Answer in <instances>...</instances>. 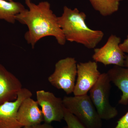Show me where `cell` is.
<instances>
[{"label":"cell","instance_id":"obj_1","mask_svg":"<svg viewBox=\"0 0 128 128\" xmlns=\"http://www.w3.org/2000/svg\"><path fill=\"white\" fill-rule=\"evenodd\" d=\"M25 4L28 10L26 9L18 14L16 19L27 26L28 30L24 38L32 48L40 39L48 36L54 37L60 45H64L66 39L58 23L57 17L50 9L49 2H41L36 4L31 0H25Z\"/></svg>","mask_w":128,"mask_h":128},{"label":"cell","instance_id":"obj_2","mask_svg":"<svg viewBox=\"0 0 128 128\" xmlns=\"http://www.w3.org/2000/svg\"><path fill=\"white\" fill-rule=\"evenodd\" d=\"M86 16L77 8L72 9L65 6L62 16L57 17L58 23L66 41L82 44L88 49L95 48L103 39L101 30H94L86 23Z\"/></svg>","mask_w":128,"mask_h":128},{"label":"cell","instance_id":"obj_3","mask_svg":"<svg viewBox=\"0 0 128 128\" xmlns=\"http://www.w3.org/2000/svg\"><path fill=\"white\" fill-rule=\"evenodd\" d=\"M66 108L86 128H102V121L88 94L64 97Z\"/></svg>","mask_w":128,"mask_h":128},{"label":"cell","instance_id":"obj_4","mask_svg":"<svg viewBox=\"0 0 128 128\" xmlns=\"http://www.w3.org/2000/svg\"><path fill=\"white\" fill-rule=\"evenodd\" d=\"M111 81L107 73H102L97 82L89 91V96L101 119L108 120L118 114L116 108L109 102Z\"/></svg>","mask_w":128,"mask_h":128},{"label":"cell","instance_id":"obj_5","mask_svg":"<svg viewBox=\"0 0 128 128\" xmlns=\"http://www.w3.org/2000/svg\"><path fill=\"white\" fill-rule=\"evenodd\" d=\"M77 63L75 58L67 57L56 62L48 80L50 84L63 90L67 95L73 93L77 76Z\"/></svg>","mask_w":128,"mask_h":128},{"label":"cell","instance_id":"obj_6","mask_svg":"<svg viewBox=\"0 0 128 128\" xmlns=\"http://www.w3.org/2000/svg\"><path fill=\"white\" fill-rule=\"evenodd\" d=\"M37 102L41 108L44 122H60L64 120L65 107L63 99L52 92L43 90L36 92Z\"/></svg>","mask_w":128,"mask_h":128},{"label":"cell","instance_id":"obj_7","mask_svg":"<svg viewBox=\"0 0 128 128\" xmlns=\"http://www.w3.org/2000/svg\"><path fill=\"white\" fill-rule=\"evenodd\" d=\"M121 42L120 38L112 34L103 46L94 48L92 59L105 66L113 64L124 67L126 56L120 47Z\"/></svg>","mask_w":128,"mask_h":128},{"label":"cell","instance_id":"obj_8","mask_svg":"<svg viewBox=\"0 0 128 128\" xmlns=\"http://www.w3.org/2000/svg\"><path fill=\"white\" fill-rule=\"evenodd\" d=\"M101 74L95 61L77 63V78L73 92L74 96L87 94L98 81Z\"/></svg>","mask_w":128,"mask_h":128},{"label":"cell","instance_id":"obj_9","mask_svg":"<svg viewBox=\"0 0 128 128\" xmlns=\"http://www.w3.org/2000/svg\"><path fill=\"white\" fill-rule=\"evenodd\" d=\"M32 92L22 88L18 93L17 98L0 105V128H22L17 119V113L21 104L26 98L32 97Z\"/></svg>","mask_w":128,"mask_h":128},{"label":"cell","instance_id":"obj_10","mask_svg":"<svg viewBox=\"0 0 128 128\" xmlns=\"http://www.w3.org/2000/svg\"><path fill=\"white\" fill-rule=\"evenodd\" d=\"M22 88L20 80L0 64V105L16 99Z\"/></svg>","mask_w":128,"mask_h":128},{"label":"cell","instance_id":"obj_11","mask_svg":"<svg viewBox=\"0 0 128 128\" xmlns=\"http://www.w3.org/2000/svg\"><path fill=\"white\" fill-rule=\"evenodd\" d=\"M31 98L23 101L18 112V120L22 127L34 126L44 121L43 115L38 103Z\"/></svg>","mask_w":128,"mask_h":128},{"label":"cell","instance_id":"obj_12","mask_svg":"<svg viewBox=\"0 0 128 128\" xmlns=\"http://www.w3.org/2000/svg\"><path fill=\"white\" fill-rule=\"evenodd\" d=\"M111 82L122 92L120 104H128V68L114 66L107 72Z\"/></svg>","mask_w":128,"mask_h":128},{"label":"cell","instance_id":"obj_13","mask_svg":"<svg viewBox=\"0 0 128 128\" xmlns=\"http://www.w3.org/2000/svg\"><path fill=\"white\" fill-rule=\"evenodd\" d=\"M26 9L20 2L0 0V20L15 23L16 16Z\"/></svg>","mask_w":128,"mask_h":128},{"label":"cell","instance_id":"obj_14","mask_svg":"<svg viewBox=\"0 0 128 128\" xmlns=\"http://www.w3.org/2000/svg\"><path fill=\"white\" fill-rule=\"evenodd\" d=\"M123 0H89L96 10L102 16H111L118 10L120 2Z\"/></svg>","mask_w":128,"mask_h":128},{"label":"cell","instance_id":"obj_15","mask_svg":"<svg viewBox=\"0 0 128 128\" xmlns=\"http://www.w3.org/2000/svg\"><path fill=\"white\" fill-rule=\"evenodd\" d=\"M64 120L68 128H86L77 118L69 112L66 108L65 110Z\"/></svg>","mask_w":128,"mask_h":128},{"label":"cell","instance_id":"obj_16","mask_svg":"<svg viewBox=\"0 0 128 128\" xmlns=\"http://www.w3.org/2000/svg\"><path fill=\"white\" fill-rule=\"evenodd\" d=\"M114 128H128V112L118 120Z\"/></svg>","mask_w":128,"mask_h":128},{"label":"cell","instance_id":"obj_17","mask_svg":"<svg viewBox=\"0 0 128 128\" xmlns=\"http://www.w3.org/2000/svg\"><path fill=\"white\" fill-rule=\"evenodd\" d=\"M22 128H56L51 125L50 124L44 122L30 127H23Z\"/></svg>","mask_w":128,"mask_h":128},{"label":"cell","instance_id":"obj_18","mask_svg":"<svg viewBox=\"0 0 128 128\" xmlns=\"http://www.w3.org/2000/svg\"><path fill=\"white\" fill-rule=\"evenodd\" d=\"M120 47L124 52L128 54V35L124 42L120 44Z\"/></svg>","mask_w":128,"mask_h":128},{"label":"cell","instance_id":"obj_19","mask_svg":"<svg viewBox=\"0 0 128 128\" xmlns=\"http://www.w3.org/2000/svg\"><path fill=\"white\" fill-rule=\"evenodd\" d=\"M124 67L128 68V55L125 56L124 64Z\"/></svg>","mask_w":128,"mask_h":128},{"label":"cell","instance_id":"obj_20","mask_svg":"<svg viewBox=\"0 0 128 128\" xmlns=\"http://www.w3.org/2000/svg\"><path fill=\"white\" fill-rule=\"evenodd\" d=\"M5 0L8 1H9V2L12 1V0Z\"/></svg>","mask_w":128,"mask_h":128},{"label":"cell","instance_id":"obj_21","mask_svg":"<svg viewBox=\"0 0 128 128\" xmlns=\"http://www.w3.org/2000/svg\"><path fill=\"white\" fill-rule=\"evenodd\" d=\"M67 128V126H65V127H64V128Z\"/></svg>","mask_w":128,"mask_h":128}]
</instances>
